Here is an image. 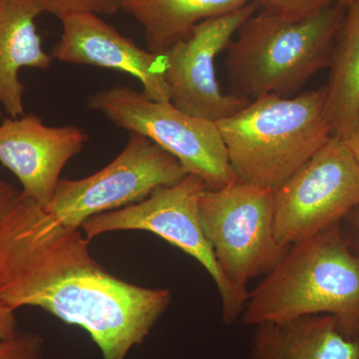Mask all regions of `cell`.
I'll return each mask as SVG.
<instances>
[{"label":"cell","instance_id":"13","mask_svg":"<svg viewBox=\"0 0 359 359\" xmlns=\"http://www.w3.org/2000/svg\"><path fill=\"white\" fill-rule=\"evenodd\" d=\"M43 13L40 0H0V106L9 117L25 115L21 69L46 70L53 60L35 25Z\"/></svg>","mask_w":359,"mask_h":359},{"label":"cell","instance_id":"5","mask_svg":"<svg viewBox=\"0 0 359 359\" xmlns=\"http://www.w3.org/2000/svg\"><path fill=\"white\" fill-rule=\"evenodd\" d=\"M199 218L222 273L233 292L247 302L252 278L268 275L289 248L275 231V191L236 181L205 189Z\"/></svg>","mask_w":359,"mask_h":359},{"label":"cell","instance_id":"2","mask_svg":"<svg viewBox=\"0 0 359 359\" xmlns=\"http://www.w3.org/2000/svg\"><path fill=\"white\" fill-rule=\"evenodd\" d=\"M318 314L359 340V256L340 224L290 245L249 292L242 318L255 327Z\"/></svg>","mask_w":359,"mask_h":359},{"label":"cell","instance_id":"24","mask_svg":"<svg viewBox=\"0 0 359 359\" xmlns=\"http://www.w3.org/2000/svg\"><path fill=\"white\" fill-rule=\"evenodd\" d=\"M0 121H1V111H0Z\"/></svg>","mask_w":359,"mask_h":359},{"label":"cell","instance_id":"11","mask_svg":"<svg viewBox=\"0 0 359 359\" xmlns=\"http://www.w3.org/2000/svg\"><path fill=\"white\" fill-rule=\"evenodd\" d=\"M88 135L79 127H51L23 115L0 121V163L20 182L22 192L48 205L68 162L81 152Z\"/></svg>","mask_w":359,"mask_h":359},{"label":"cell","instance_id":"16","mask_svg":"<svg viewBox=\"0 0 359 359\" xmlns=\"http://www.w3.org/2000/svg\"><path fill=\"white\" fill-rule=\"evenodd\" d=\"M330 59L325 108L334 136L344 140L359 114V0H351Z\"/></svg>","mask_w":359,"mask_h":359},{"label":"cell","instance_id":"21","mask_svg":"<svg viewBox=\"0 0 359 359\" xmlns=\"http://www.w3.org/2000/svg\"><path fill=\"white\" fill-rule=\"evenodd\" d=\"M351 231V238H348L359 256V205L349 212L346 219Z\"/></svg>","mask_w":359,"mask_h":359},{"label":"cell","instance_id":"17","mask_svg":"<svg viewBox=\"0 0 359 359\" xmlns=\"http://www.w3.org/2000/svg\"><path fill=\"white\" fill-rule=\"evenodd\" d=\"M44 13L59 20L72 13L111 15L119 11L120 0H40Z\"/></svg>","mask_w":359,"mask_h":359},{"label":"cell","instance_id":"1","mask_svg":"<svg viewBox=\"0 0 359 359\" xmlns=\"http://www.w3.org/2000/svg\"><path fill=\"white\" fill-rule=\"evenodd\" d=\"M81 229L61 224L0 180V302L40 308L88 332L103 359H126L169 306V290L109 273Z\"/></svg>","mask_w":359,"mask_h":359},{"label":"cell","instance_id":"6","mask_svg":"<svg viewBox=\"0 0 359 359\" xmlns=\"http://www.w3.org/2000/svg\"><path fill=\"white\" fill-rule=\"evenodd\" d=\"M90 109L129 133L147 137L216 190L238 181L218 122L188 114L170 101L152 100L130 87L101 90L87 99Z\"/></svg>","mask_w":359,"mask_h":359},{"label":"cell","instance_id":"19","mask_svg":"<svg viewBox=\"0 0 359 359\" xmlns=\"http://www.w3.org/2000/svg\"><path fill=\"white\" fill-rule=\"evenodd\" d=\"M264 11L287 18L308 15L332 4L330 0H257Z\"/></svg>","mask_w":359,"mask_h":359},{"label":"cell","instance_id":"10","mask_svg":"<svg viewBox=\"0 0 359 359\" xmlns=\"http://www.w3.org/2000/svg\"><path fill=\"white\" fill-rule=\"evenodd\" d=\"M257 0L195 26L190 36L164 53L170 102L188 114L219 122L250 100L224 94L216 75V58L226 50L241 26L256 13Z\"/></svg>","mask_w":359,"mask_h":359},{"label":"cell","instance_id":"8","mask_svg":"<svg viewBox=\"0 0 359 359\" xmlns=\"http://www.w3.org/2000/svg\"><path fill=\"white\" fill-rule=\"evenodd\" d=\"M187 175L164 149L130 133L127 145L110 164L86 178L60 179L51 202L43 207L61 224L81 229L91 217L141 202Z\"/></svg>","mask_w":359,"mask_h":359},{"label":"cell","instance_id":"20","mask_svg":"<svg viewBox=\"0 0 359 359\" xmlns=\"http://www.w3.org/2000/svg\"><path fill=\"white\" fill-rule=\"evenodd\" d=\"M18 332L15 311L0 302V342L11 339Z\"/></svg>","mask_w":359,"mask_h":359},{"label":"cell","instance_id":"15","mask_svg":"<svg viewBox=\"0 0 359 359\" xmlns=\"http://www.w3.org/2000/svg\"><path fill=\"white\" fill-rule=\"evenodd\" d=\"M254 0H120L119 9L143 27L148 50L164 54L190 36L195 26Z\"/></svg>","mask_w":359,"mask_h":359},{"label":"cell","instance_id":"22","mask_svg":"<svg viewBox=\"0 0 359 359\" xmlns=\"http://www.w3.org/2000/svg\"><path fill=\"white\" fill-rule=\"evenodd\" d=\"M342 141L344 142L346 147L348 148L349 152L351 153V155L353 156L354 159L359 165V114L351 133Z\"/></svg>","mask_w":359,"mask_h":359},{"label":"cell","instance_id":"3","mask_svg":"<svg viewBox=\"0 0 359 359\" xmlns=\"http://www.w3.org/2000/svg\"><path fill=\"white\" fill-rule=\"evenodd\" d=\"M344 16L340 2L299 18L264 9L250 16L226 50L231 94L248 100L294 96L330 66Z\"/></svg>","mask_w":359,"mask_h":359},{"label":"cell","instance_id":"4","mask_svg":"<svg viewBox=\"0 0 359 359\" xmlns=\"http://www.w3.org/2000/svg\"><path fill=\"white\" fill-rule=\"evenodd\" d=\"M218 125L238 181L273 191L334 136L325 88L259 97Z\"/></svg>","mask_w":359,"mask_h":359},{"label":"cell","instance_id":"18","mask_svg":"<svg viewBox=\"0 0 359 359\" xmlns=\"http://www.w3.org/2000/svg\"><path fill=\"white\" fill-rule=\"evenodd\" d=\"M43 339L33 332H20L0 342V359H42Z\"/></svg>","mask_w":359,"mask_h":359},{"label":"cell","instance_id":"14","mask_svg":"<svg viewBox=\"0 0 359 359\" xmlns=\"http://www.w3.org/2000/svg\"><path fill=\"white\" fill-rule=\"evenodd\" d=\"M250 359H359V340L327 314L255 325Z\"/></svg>","mask_w":359,"mask_h":359},{"label":"cell","instance_id":"23","mask_svg":"<svg viewBox=\"0 0 359 359\" xmlns=\"http://www.w3.org/2000/svg\"><path fill=\"white\" fill-rule=\"evenodd\" d=\"M330 1L332 2H340V4H348L351 0H330Z\"/></svg>","mask_w":359,"mask_h":359},{"label":"cell","instance_id":"7","mask_svg":"<svg viewBox=\"0 0 359 359\" xmlns=\"http://www.w3.org/2000/svg\"><path fill=\"white\" fill-rule=\"evenodd\" d=\"M205 189L199 177L188 174L141 202L91 217L82 224L81 231L89 242L111 231H149L178 248L202 264L211 276L221 297L223 321L231 325L242 316L245 302L226 282L203 233L199 203Z\"/></svg>","mask_w":359,"mask_h":359},{"label":"cell","instance_id":"9","mask_svg":"<svg viewBox=\"0 0 359 359\" xmlns=\"http://www.w3.org/2000/svg\"><path fill=\"white\" fill-rule=\"evenodd\" d=\"M359 205V165L332 136L275 191V231L285 247L341 223Z\"/></svg>","mask_w":359,"mask_h":359},{"label":"cell","instance_id":"12","mask_svg":"<svg viewBox=\"0 0 359 359\" xmlns=\"http://www.w3.org/2000/svg\"><path fill=\"white\" fill-rule=\"evenodd\" d=\"M60 20L62 34L52 48V58L127 73L140 81L149 98L170 101L164 54L144 50L97 14H68Z\"/></svg>","mask_w":359,"mask_h":359}]
</instances>
